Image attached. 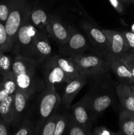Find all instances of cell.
I'll use <instances>...</instances> for the list:
<instances>
[{
  "mask_svg": "<svg viewBox=\"0 0 134 135\" xmlns=\"http://www.w3.org/2000/svg\"><path fill=\"white\" fill-rule=\"evenodd\" d=\"M35 99L28 116L32 123L34 135L38 134L44 123L58 112L61 105L60 97L56 90L46 88L38 93Z\"/></svg>",
  "mask_w": 134,
  "mask_h": 135,
  "instance_id": "7a4b0ae2",
  "label": "cell"
},
{
  "mask_svg": "<svg viewBox=\"0 0 134 135\" xmlns=\"http://www.w3.org/2000/svg\"><path fill=\"white\" fill-rule=\"evenodd\" d=\"M52 57L55 63L64 71L69 80L81 75L76 65L70 57L60 54L52 55Z\"/></svg>",
  "mask_w": 134,
  "mask_h": 135,
  "instance_id": "d6986e66",
  "label": "cell"
},
{
  "mask_svg": "<svg viewBox=\"0 0 134 135\" xmlns=\"http://www.w3.org/2000/svg\"><path fill=\"white\" fill-rule=\"evenodd\" d=\"M118 132L120 135H134V115L121 110Z\"/></svg>",
  "mask_w": 134,
  "mask_h": 135,
  "instance_id": "44dd1931",
  "label": "cell"
},
{
  "mask_svg": "<svg viewBox=\"0 0 134 135\" xmlns=\"http://www.w3.org/2000/svg\"><path fill=\"white\" fill-rule=\"evenodd\" d=\"M68 57L76 65L80 75L88 77L102 75L110 70V63L107 58L97 54H83Z\"/></svg>",
  "mask_w": 134,
  "mask_h": 135,
  "instance_id": "3957f363",
  "label": "cell"
},
{
  "mask_svg": "<svg viewBox=\"0 0 134 135\" xmlns=\"http://www.w3.org/2000/svg\"><path fill=\"white\" fill-rule=\"evenodd\" d=\"M71 30L72 27L66 25L59 17L50 15L49 37L55 40L59 46L66 42L70 35Z\"/></svg>",
  "mask_w": 134,
  "mask_h": 135,
  "instance_id": "5bb4252c",
  "label": "cell"
},
{
  "mask_svg": "<svg viewBox=\"0 0 134 135\" xmlns=\"http://www.w3.org/2000/svg\"><path fill=\"white\" fill-rule=\"evenodd\" d=\"M120 59L125 63L131 71V75L134 79V55L132 53L127 52L124 55H122Z\"/></svg>",
  "mask_w": 134,
  "mask_h": 135,
  "instance_id": "f546056e",
  "label": "cell"
},
{
  "mask_svg": "<svg viewBox=\"0 0 134 135\" xmlns=\"http://www.w3.org/2000/svg\"><path fill=\"white\" fill-rule=\"evenodd\" d=\"M10 125L0 118V135H11L9 131Z\"/></svg>",
  "mask_w": 134,
  "mask_h": 135,
  "instance_id": "836d02e7",
  "label": "cell"
},
{
  "mask_svg": "<svg viewBox=\"0 0 134 135\" xmlns=\"http://www.w3.org/2000/svg\"><path fill=\"white\" fill-rule=\"evenodd\" d=\"M70 119V113H59L55 125L54 135H66Z\"/></svg>",
  "mask_w": 134,
  "mask_h": 135,
  "instance_id": "603a6c76",
  "label": "cell"
},
{
  "mask_svg": "<svg viewBox=\"0 0 134 135\" xmlns=\"http://www.w3.org/2000/svg\"><path fill=\"white\" fill-rule=\"evenodd\" d=\"M70 109L71 116L76 123L85 129H91L96 118L91 111L90 98L87 94L72 105Z\"/></svg>",
  "mask_w": 134,
  "mask_h": 135,
  "instance_id": "9c48e42d",
  "label": "cell"
},
{
  "mask_svg": "<svg viewBox=\"0 0 134 135\" xmlns=\"http://www.w3.org/2000/svg\"><path fill=\"white\" fill-rule=\"evenodd\" d=\"M12 57L10 55L5 54L4 52L0 58V74L1 76H3L12 71Z\"/></svg>",
  "mask_w": 134,
  "mask_h": 135,
  "instance_id": "83f0119b",
  "label": "cell"
},
{
  "mask_svg": "<svg viewBox=\"0 0 134 135\" xmlns=\"http://www.w3.org/2000/svg\"><path fill=\"white\" fill-rule=\"evenodd\" d=\"M1 80H2V76H1V75L0 74V87H1Z\"/></svg>",
  "mask_w": 134,
  "mask_h": 135,
  "instance_id": "8d00e7d4",
  "label": "cell"
},
{
  "mask_svg": "<svg viewBox=\"0 0 134 135\" xmlns=\"http://www.w3.org/2000/svg\"><path fill=\"white\" fill-rule=\"evenodd\" d=\"M126 3H133L134 4V0H125Z\"/></svg>",
  "mask_w": 134,
  "mask_h": 135,
  "instance_id": "d590c367",
  "label": "cell"
},
{
  "mask_svg": "<svg viewBox=\"0 0 134 135\" xmlns=\"http://www.w3.org/2000/svg\"><path fill=\"white\" fill-rule=\"evenodd\" d=\"M109 42V52L110 55L120 58L129 51L126 39L121 31L102 29Z\"/></svg>",
  "mask_w": 134,
  "mask_h": 135,
  "instance_id": "9a60e30c",
  "label": "cell"
},
{
  "mask_svg": "<svg viewBox=\"0 0 134 135\" xmlns=\"http://www.w3.org/2000/svg\"><path fill=\"white\" fill-rule=\"evenodd\" d=\"M121 1H122L123 3H126V1H125V0H121Z\"/></svg>",
  "mask_w": 134,
  "mask_h": 135,
  "instance_id": "ab89813d",
  "label": "cell"
},
{
  "mask_svg": "<svg viewBox=\"0 0 134 135\" xmlns=\"http://www.w3.org/2000/svg\"><path fill=\"white\" fill-rule=\"evenodd\" d=\"M131 31H132L133 32H134V23L133 24L132 26H131Z\"/></svg>",
  "mask_w": 134,
  "mask_h": 135,
  "instance_id": "74e56055",
  "label": "cell"
},
{
  "mask_svg": "<svg viewBox=\"0 0 134 135\" xmlns=\"http://www.w3.org/2000/svg\"><path fill=\"white\" fill-rule=\"evenodd\" d=\"M31 9L32 7L28 0H11L10 13L5 26L13 48L17 32L29 15Z\"/></svg>",
  "mask_w": 134,
  "mask_h": 135,
  "instance_id": "5b68a950",
  "label": "cell"
},
{
  "mask_svg": "<svg viewBox=\"0 0 134 135\" xmlns=\"http://www.w3.org/2000/svg\"><path fill=\"white\" fill-rule=\"evenodd\" d=\"M89 45L85 34L75 28H72L68 40L59 47V53L60 55L66 57L81 55L89 50Z\"/></svg>",
  "mask_w": 134,
  "mask_h": 135,
  "instance_id": "ba28073f",
  "label": "cell"
},
{
  "mask_svg": "<svg viewBox=\"0 0 134 135\" xmlns=\"http://www.w3.org/2000/svg\"><path fill=\"white\" fill-rule=\"evenodd\" d=\"M34 96L35 95L31 96L20 90H17L14 95V118L12 124L14 129H17L28 117L31 108L30 102Z\"/></svg>",
  "mask_w": 134,
  "mask_h": 135,
  "instance_id": "30bf717a",
  "label": "cell"
},
{
  "mask_svg": "<svg viewBox=\"0 0 134 135\" xmlns=\"http://www.w3.org/2000/svg\"><path fill=\"white\" fill-rule=\"evenodd\" d=\"M39 65L42 77L47 89L56 90L57 86L70 81L64 71L55 63L52 55Z\"/></svg>",
  "mask_w": 134,
  "mask_h": 135,
  "instance_id": "8992f818",
  "label": "cell"
},
{
  "mask_svg": "<svg viewBox=\"0 0 134 135\" xmlns=\"http://www.w3.org/2000/svg\"><path fill=\"white\" fill-rule=\"evenodd\" d=\"M132 54H133V55H134V53H132Z\"/></svg>",
  "mask_w": 134,
  "mask_h": 135,
  "instance_id": "b9f144b4",
  "label": "cell"
},
{
  "mask_svg": "<svg viewBox=\"0 0 134 135\" xmlns=\"http://www.w3.org/2000/svg\"><path fill=\"white\" fill-rule=\"evenodd\" d=\"M87 94L90 98L91 111L95 118L102 114L113 103L114 97L110 88H95Z\"/></svg>",
  "mask_w": 134,
  "mask_h": 135,
  "instance_id": "8fae6325",
  "label": "cell"
},
{
  "mask_svg": "<svg viewBox=\"0 0 134 135\" xmlns=\"http://www.w3.org/2000/svg\"><path fill=\"white\" fill-rule=\"evenodd\" d=\"M66 135H91V129H85L78 125L73 121L71 116Z\"/></svg>",
  "mask_w": 134,
  "mask_h": 135,
  "instance_id": "484cf974",
  "label": "cell"
},
{
  "mask_svg": "<svg viewBox=\"0 0 134 135\" xmlns=\"http://www.w3.org/2000/svg\"><path fill=\"white\" fill-rule=\"evenodd\" d=\"M88 80V76L80 75L66 83L63 96L60 98L61 105H63L66 109H69L71 108L72 101L81 88L87 83Z\"/></svg>",
  "mask_w": 134,
  "mask_h": 135,
  "instance_id": "4fadbf2b",
  "label": "cell"
},
{
  "mask_svg": "<svg viewBox=\"0 0 134 135\" xmlns=\"http://www.w3.org/2000/svg\"><path fill=\"white\" fill-rule=\"evenodd\" d=\"M0 50L8 52L13 50V45L9 38L5 24L0 22Z\"/></svg>",
  "mask_w": 134,
  "mask_h": 135,
  "instance_id": "d4e9b609",
  "label": "cell"
},
{
  "mask_svg": "<svg viewBox=\"0 0 134 135\" xmlns=\"http://www.w3.org/2000/svg\"><path fill=\"white\" fill-rule=\"evenodd\" d=\"M106 58L110 63V70L115 75L120 83L131 85L134 84V79L128 67L120 58L109 54Z\"/></svg>",
  "mask_w": 134,
  "mask_h": 135,
  "instance_id": "2e32d148",
  "label": "cell"
},
{
  "mask_svg": "<svg viewBox=\"0 0 134 135\" xmlns=\"http://www.w3.org/2000/svg\"><path fill=\"white\" fill-rule=\"evenodd\" d=\"M38 32L30 21L29 14L17 33L13 48L15 55L30 59L34 39Z\"/></svg>",
  "mask_w": 134,
  "mask_h": 135,
  "instance_id": "277c9868",
  "label": "cell"
},
{
  "mask_svg": "<svg viewBox=\"0 0 134 135\" xmlns=\"http://www.w3.org/2000/svg\"><path fill=\"white\" fill-rule=\"evenodd\" d=\"M3 53H4V51H3L2 50H0V58H1V55H2V54H3Z\"/></svg>",
  "mask_w": 134,
  "mask_h": 135,
  "instance_id": "f35d334b",
  "label": "cell"
},
{
  "mask_svg": "<svg viewBox=\"0 0 134 135\" xmlns=\"http://www.w3.org/2000/svg\"><path fill=\"white\" fill-rule=\"evenodd\" d=\"M12 71L17 89L27 94L34 96L45 88L40 65L34 61L15 55L13 60Z\"/></svg>",
  "mask_w": 134,
  "mask_h": 135,
  "instance_id": "6da1fadb",
  "label": "cell"
},
{
  "mask_svg": "<svg viewBox=\"0 0 134 135\" xmlns=\"http://www.w3.org/2000/svg\"><path fill=\"white\" fill-rule=\"evenodd\" d=\"M59 115V113L58 112L53 114L44 123L37 135H54L55 125Z\"/></svg>",
  "mask_w": 134,
  "mask_h": 135,
  "instance_id": "cb8c5ba5",
  "label": "cell"
},
{
  "mask_svg": "<svg viewBox=\"0 0 134 135\" xmlns=\"http://www.w3.org/2000/svg\"><path fill=\"white\" fill-rule=\"evenodd\" d=\"M15 130L16 131L12 135H34L32 123L28 117L25 119Z\"/></svg>",
  "mask_w": 134,
  "mask_h": 135,
  "instance_id": "4316f807",
  "label": "cell"
},
{
  "mask_svg": "<svg viewBox=\"0 0 134 135\" xmlns=\"http://www.w3.org/2000/svg\"><path fill=\"white\" fill-rule=\"evenodd\" d=\"M52 53V46L49 40V36L39 30L34 39L30 59L40 64L51 57Z\"/></svg>",
  "mask_w": 134,
  "mask_h": 135,
  "instance_id": "7c38bea8",
  "label": "cell"
},
{
  "mask_svg": "<svg viewBox=\"0 0 134 135\" xmlns=\"http://www.w3.org/2000/svg\"><path fill=\"white\" fill-rule=\"evenodd\" d=\"M11 7V0H8L4 2H0V22L5 23Z\"/></svg>",
  "mask_w": 134,
  "mask_h": 135,
  "instance_id": "f1b7e54d",
  "label": "cell"
},
{
  "mask_svg": "<svg viewBox=\"0 0 134 135\" xmlns=\"http://www.w3.org/2000/svg\"><path fill=\"white\" fill-rule=\"evenodd\" d=\"M50 15L42 8L32 7L30 19L32 23L38 30L45 33L49 36V22Z\"/></svg>",
  "mask_w": 134,
  "mask_h": 135,
  "instance_id": "ac0fdd59",
  "label": "cell"
},
{
  "mask_svg": "<svg viewBox=\"0 0 134 135\" xmlns=\"http://www.w3.org/2000/svg\"><path fill=\"white\" fill-rule=\"evenodd\" d=\"M121 32L123 34L127 46H128V52L134 53V32L127 30H122Z\"/></svg>",
  "mask_w": 134,
  "mask_h": 135,
  "instance_id": "4dcf8cb0",
  "label": "cell"
},
{
  "mask_svg": "<svg viewBox=\"0 0 134 135\" xmlns=\"http://www.w3.org/2000/svg\"><path fill=\"white\" fill-rule=\"evenodd\" d=\"M91 135H118V133L112 131L105 126H99L91 131Z\"/></svg>",
  "mask_w": 134,
  "mask_h": 135,
  "instance_id": "1f68e13d",
  "label": "cell"
},
{
  "mask_svg": "<svg viewBox=\"0 0 134 135\" xmlns=\"http://www.w3.org/2000/svg\"><path fill=\"white\" fill-rule=\"evenodd\" d=\"M116 92L121 104V110L134 115V96L130 85L119 83L116 87Z\"/></svg>",
  "mask_w": 134,
  "mask_h": 135,
  "instance_id": "e0dca14e",
  "label": "cell"
},
{
  "mask_svg": "<svg viewBox=\"0 0 134 135\" xmlns=\"http://www.w3.org/2000/svg\"><path fill=\"white\" fill-rule=\"evenodd\" d=\"M80 26L95 54L106 57L110 54L109 42L102 30L87 21H82Z\"/></svg>",
  "mask_w": 134,
  "mask_h": 135,
  "instance_id": "52a82bcc",
  "label": "cell"
},
{
  "mask_svg": "<svg viewBox=\"0 0 134 135\" xmlns=\"http://www.w3.org/2000/svg\"><path fill=\"white\" fill-rule=\"evenodd\" d=\"M109 1L110 2V5L119 14H123L124 11V7H123V2L121 0H109Z\"/></svg>",
  "mask_w": 134,
  "mask_h": 135,
  "instance_id": "d6a6232c",
  "label": "cell"
},
{
  "mask_svg": "<svg viewBox=\"0 0 134 135\" xmlns=\"http://www.w3.org/2000/svg\"><path fill=\"white\" fill-rule=\"evenodd\" d=\"M118 135H120V134H119V133H118Z\"/></svg>",
  "mask_w": 134,
  "mask_h": 135,
  "instance_id": "60d3db41",
  "label": "cell"
},
{
  "mask_svg": "<svg viewBox=\"0 0 134 135\" xmlns=\"http://www.w3.org/2000/svg\"><path fill=\"white\" fill-rule=\"evenodd\" d=\"M14 95L7 96L0 102V118L10 126L14 118Z\"/></svg>",
  "mask_w": 134,
  "mask_h": 135,
  "instance_id": "ffe728a7",
  "label": "cell"
},
{
  "mask_svg": "<svg viewBox=\"0 0 134 135\" xmlns=\"http://www.w3.org/2000/svg\"><path fill=\"white\" fill-rule=\"evenodd\" d=\"M130 88H131V92H132V93H133V96H134V84L130 85Z\"/></svg>",
  "mask_w": 134,
  "mask_h": 135,
  "instance_id": "e575fe53",
  "label": "cell"
},
{
  "mask_svg": "<svg viewBox=\"0 0 134 135\" xmlns=\"http://www.w3.org/2000/svg\"><path fill=\"white\" fill-rule=\"evenodd\" d=\"M0 89L7 96L14 95L17 90L15 78L13 71L2 76L1 86Z\"/></svg>",
  "mask_w": 134,
  "mask_h": 135,
  "instance_id": "7402d4cb",
  "label": "cell"
}]
</instances>
